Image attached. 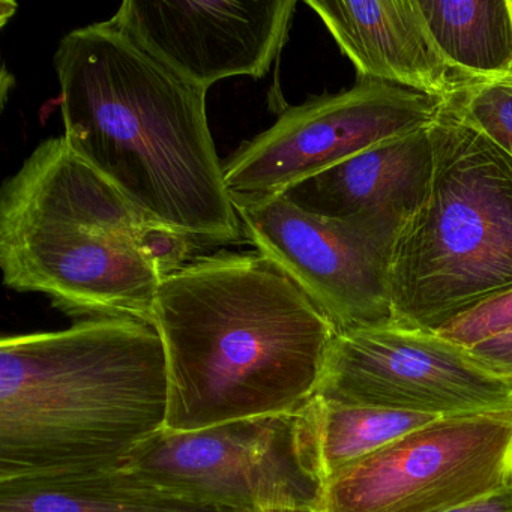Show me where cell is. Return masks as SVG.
Instances as JSON below:
<instances>
[{
  "label": "cell",
  "mask_w": 512,
  "mask_h": 512,
  "mask_svg": "<svg viewBox=\"0 0 512 512\" xmlns=\"http://www.w3.org/2000/svg\"><path fill=\"white\" fill-rule=\"evenodd\" d=\"M53 64L64 137L83 161L197 250L244 242L209 130L208 91L110 20L65 35Z\"/></svg>",
  "instance_id": "6da1fadb"
},
{
  "label": "cell",
  "mask_w": 512,
  "mask_h": 512,
  "mask_svg": "<svg viewBox=\"0 0 512 512\" xmlns=\"http://www.w3.org/2000/svg\"><path fill=\"white\" fill-rule=\"evenodd\" d=\"M166 352V427L194 431L298 413L319 389L338 331L259 253L199 256L167 275L154 307Z\"/></svg>",
  "instance_id": "7a4b0ae2"
},
{
  "label": "cell",
  "mask_w": 512,
  "mask_h": 512,
  "mask_svg": "<svg viewBox=\"0 0 512 512\" xmlns=\"http://www.w3.org/2000/svg\"><path fill=\"white\" fill-rule=\"evenodd\" d=\"M157 328L127 317L0 341V481L112 469L166 427Z\"/></svg>",
  "instance_id": "3957f363"
},
{
  "label": "cell",
  "mask_w": 512,
  "mask_h": 512,
  "mask_svg": "<svg viewBox=\"0 0 512 512\" xmlns=\"http://www.w3.org/2000/svg\"><path fill=\"white\" fill-rule=\"evenodd\" d=\"M194 250L137 209L64 136L41 142L0 191L5 286L41 293L82 320L154 325L161 283Z\"/></svg>",
  "instance_id": "277c9868"
},
{
  "label": "cell",
  "mask_w": 512,
  "mask_h": 512,
  "mask_svg": "<svg viewBox=\"0 0 512 512\" xmlns=\"http://www.w3.org/2000/svg\"><path fill=\"white\" fill-rule=\"evenodd\" d=\"M434 175L391 262L395 323L436 332L512 290V158L446 107L431 125Z\"/></svg>",
  "instance_id": "5b68a950"
},
{
  "label": "cell",
  "mask_w": 512,
  "mask_h": 512,
  "mask_svg": "<svg viewBox=\"0 0 512 512\" xmlns=\"http://www.w3.org/2000/svg\"><path fill=\"white\" fill-rule=\"evenodd\" d=\"M140 478L233 512H322L320 475L301 415L256 416L155 433L122 464Z\"/></svg>",
  "instance_id": "8992f818"
},
{
  "label": "cell",
  "mask_w": 512,
  "mask_h": 512,
  "mask_svg": "<svg viewBox=\"0 0 512 512\" xmlns=\"http://www.w3.org/2000/svg\"><path fill=\"white\" fill-rule=\"evenodd\" d=\"M232 202L245 241L298 284L338 332L394 325L389 277L406 223L317 217L283 196Z\"/></svg>",
  "instance_id": "52a82bcc"
},
{
  "label": "cell",
  "mask_w": 512,
  "mask_h": 512,
  "mask_svg": "<svg viewBox=\"0 0 512 512\" xmlns=\"http://www.w3.org/2000/svg\"><path fill=\"white\" fill-rule=\"evenodd\" d=\"M512 484V410L439 418L341 470L322 512H443Z\"/></svg>",
  "instance_id": "ba28073f"
},
{
  "label": "cell",
  "mask_w": 512,
  "mask_h": 512,
  "mask_svg": "<svg viewBox=\"0 0 512 512\" xmlns=\"http://www.w3.org/2000/svg\"><path fill=\"white\" fill-rule=\"evenodd\" d=\"M446 100L377 80L287 107L277 122L223 163L232 200L281 196L389 140L430 128Z\"/></svg>",
  "instance_id": "9c48e42d"
},
{
  "label": "cell",
  "mask_w": 512,
  "mask_h": 512,
  "mask_svg": "<svg viewBox=\"0 0 512 512\" xmlns=\"http://www.w3.org/2000/svg\"><path fill=\"white\" fill-rule=\"evenodd\" d=\"M314 397L449 418L512 410V383L436 332H338Z\"/></svg>",
  "instance_id": "30bf717a"
},
{
  "label": "cell",
  "mask_w": 512,
  "mask_h": 512,
  "mask_svg": "<svg viewBox=\"0 0 512 512\" xmlns=\"http://www.w3.org/2000/svg\"><path fill=\"white\" fill-rule=\"evenodd\" d=\"M296 0H127L110 22L191 85L262 79L289 38Z\"/></svg>",
  "instance_id": "8fae6325"
},
{
  "label": "cell",
  "mask_w": 512,
  "mask_h": 512,
  "mask_svg": "<svg viewBox=\"0 0 512 512\" xmlns=\"http://www.w3.org/2000/svg\"><path fill=\"white\" fill-rule=\"evenodd\" d=\"M358 80H377L448 100L467 85L431 38L418 0H307Z\"/></svg>",
  "instance_id": "7c38bea8"
},
{
  "label": "cell",
  "mask_w": 512,
  "mask_h": 512,
  "mask_svg": "<svg viewBox=\"0 0 512 512\" xmlns=\"http://www.w3.org/2000/svg\"><path fill=\"white\" fill-rule=\"evenodd\" d=\"M430 128L374 146L281 196L317 217H380L407 223L424 205L433 181Z\"/></svg>",
  "instance_id": "4fadbf2b"
},
{
  "label": "cell",
  "mask_w": 512,
  "mask_h": 512,
  "mask_svg": "<svg viewBox=\"0 0 512 512\" xmlns=\"http://www.w3.org/2000/svg\"><path fill=\"white\" fill-rule=\"evenodd\" d=\"M0 512H233L196 502L124 467L0 481Z\"/></svg>",
  "instance_id": "5bb4252c"
},
{
  "label": "cell",
  "mask_w": 512,
  "mask_h": 512,
  "mask_svg": "<svg viewBox=\"0 0 512 512\" xmlns=\"http://www.w3.org/2000/svg\"><path fill=\"white\" fill-rule=\"evenodd\" d=\"M431 38L467 82L512 76V0H418Z\"/></svg>",
  "instance_id": "9a60e30c"
},
{
  "label": "cell",
  "mask_w": 512,
  "mask_h": 512,
  "mask_svg": "<svg viewBox=\"0 0 512 512\" xmlns=\"http://www.w3.org/2000/svg\"><path fill=\"white\" fill-rule=\"evenodd\" d=\"M299 415L326 484L341 470L410 431L439 419L421 413L337 403L319 397H314L299 410Z\"/></svg>",
  "instance_id": "2e32d148"
},
{
  "label": "cell",
  "mask_w": 512,
  "mask_h": 512,
  "mask_svg": "<svg viewBox=\"0 0 512 512\" xmlns=\"http://www.w3.org/2000/svg\"><path fill=\"white\" fill-rule=\"evenodd\" d=\"M446 107L512 158V76L467 83Z\"/></svg>",
  "instance_id": "e0dca14e"
},
{
  "label": "cell",
  "mask_w": 512,
  "mask_h": 512,
  "mask_svg": "<svg viewBox=\"0 0 512 512\" xmlns=\"http://www.w3.org/2000/svg\"><path fill=\"white\" fill-rule=\"evenodd\" d=\"M512 329V290L493 296L455 317L437 335L470 350Z\"/></svg>",
  "instance_id": "ac0fdd59"
},
{
  "label": "cell",
  "mask_w": 512,
  "mask_h": 512,
  "mask_svg": "<svg viewBox=\"0 0 512 512\" xmlns=\"http://www.w3.org/2000/svg\"><path fill=\"white\" fill-rule=\"evenodd\" d=\"M469 352L491 373L512 383V329L499 337L478 344Z\"/></svg>",
  "instance_id": "d6986e66"
},
{
  "label": "cell",
  "mask_w": 512,
  "mask_h": 512,
  "mask_svg": "<svg viewBox=\"0 0 512 512\" xmlns=\"http://www.w3.org/2000/svg\"><path fill=\"white\" fill-rule=\"evenodd\" d=\"M443 512H512V484L488 496L479 497Z\"/></svg>",
  "instance_id": "ffe728a7"
},
{
  "label": "cell",
  "mask_w": 512,
  "mask_h": 512,
  "mask_svg": "<svg viewBox=\"0 0 512 512\" xmlns=\"http://www.w3.org/2000/svg\"><path fill=\"white\" fill-rule=\"evenodd\" d=\"M16 10L17 5L14 4V2H2V4H0V22H2V26H5L8 19L14 16Z\"/></svg>",
  "instance_id": "44dd1931"
}]
</instances>
